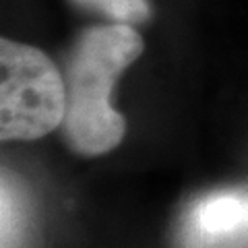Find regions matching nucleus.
<instances>
[{
  "label": "nucleus",
  "instance_id": "obj_1",
  "mask_svg": "<svg viewBox=\"0 0 248 248\" xmlns=\"http://www.w3.org/2000/svg\"><path fill=\"white\" fill-rule=\"evenodd\" d=\"M143 54V37L128 23H108L83 29L66 62V116L62 139L83 157L116 149L126 122L112 108V91L120 75Z\"/></svg>",
  "mask_w": 248,
  "mask_h": 248
},
{
  "label": "nucleus",
  "instance_id": "obj_2",
  "mask_svg": "<svg viewBox=\"0 0 248 248\" xmlns=\"http://www.w3.org/2000/svg\"><path fill=\"white\" fill-rule=\"evenodd\" d=\"M66 83L40 48L2 37L0 42V137L35 141L62 126Z\"/></svg>",
  "mask_w": 248,
  "mask_h": 248
},
{
  "label": "nucleus",
  "instance_id": "obj_3",
  "mask_svg": "<svg viewBox=\"0 0 248 248\" xmlns=\"http://www.w3.org/2000/svg\"><path fill=\"white\" fill-rule=\"evenodd\" d=\"M248 223V201L236 195H221L205 201L197 209V226L203 234H228Z\"/></svg>",
  "mask_w": 248,
  "mask_h": 248
},
{
  "label": "nucleus",
  "instance_id": "obj_4",
  "mask_svg": "<svg viewBox=\"0 0 248 248\" xmlns=\"http://www.w3.org/2000/svg\"><path fill=\"white\" fill-rule=\"evenodd\" d=\"M75 2L87 6L95 13H102L112 21L128 23V25L143 23L151 15L147 0H75Z\"/></svg>",
  "mask_w": 248,
  "mask_h": 248
}]
</instances>
